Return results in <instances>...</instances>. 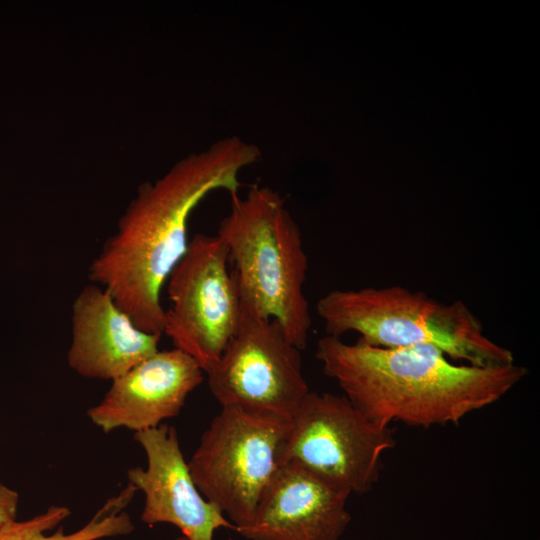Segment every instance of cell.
I'll return each instance as SVG.
<instances>
[{"mask_svg": "<svg viewBox=\"0 0 540 540\" xmlns=\"http://www.w3.org/2000/svg\"><path fill=\"white\" fill-rule=\"evenodd\" d=\"M260 157L256 145L228 136L141 185L91 261L89 280L104 288L139 329L162 335L161 291L188 247L190 215L213 191L237 194L241 172Z\"/></svg>", "mask_w": 540, "mask_h": 540, "instance_id": "1", "label": "cell"}, {"mask_svg": "<svg viewBox=\"0 0 540 540\" xmlns=\"http://www.w3.org/2000/svg\"><path fill=\"white\" fill-rule=\"evenodd\" d=\"M315 356L353 406L380 427L457 424L503 398L528 372L515 362L455 364L432 346L384 348L328 335L318 340Z\"/></svg>", "mask_w": 540, "mask_h": 540, "instance_id": "2", "label": "cell"}, {"mask_svg": "<svg viewBox=\"0 0 540 540\" xmlns=\"http://www.w3.org/2000/svg\"><path fill=\"white\" fill-rule=\"evenodd\" d=\"M217 235L227 247L242 308L276 320L289 341L305 348L312 326L304 283L308 257L301 230L274 189L252 185L231 195Z\"/></svg>", "mask_w": 540, "mask_h": 540, "instance_id": "3", "label": "cell"}, {"mask_svg": "<svg viewBox=\"0 0 540 540\" xmlns=\"http://www.w3.org/2000/svg\"><path fill=\"white\" fill-rule=\"evenodd\" d=\"M316 312L326 335L359 334L370 346H432L451 360L488 367L514 362L512 352L488 338L462 301L442 303L399 285L335 289L322 296Z\"/></svg>", "mask_w": 540, "mask_h": 540, "instance_id": "4", "label": "cell"}, {"mask_svg": "<svg viewBox=\"0 0 540 540\" xmlns=\"http://www.w3.org/2000/svg\"><path fill=\"white\" fill-rule=\"evenodd\" d=\"M289 426L284 415L223 406L187 462L201 494L227 514L235 531L252 521L262 494L282 467Z\"/></svg>", "mask_w": 540, "mask_h": 540, "instance_id": "5", "label": "cell"}, {"mask_svg": "<svg viewBox=\"0 0 540 540\" xmlns=\"http://www.w3.org/2000/svg\"><path fill=\"white\" fill-rule=\"evenodd\" d=\"M393 446L391 429L371 422L344 395L309 391L290 418L281 461L350 496L373 486Z\"/></svg>", "mask_w": 540, "mask_h": 540, "instance_id": "6", "label": "cell"}, {"mask_svg": "<svg viewBox=\"0 0 540 540\" xmlns=\"http://www.w3.org/2000/svg\"><path fill=\"white\" fill-rule=\"evenodd\" d=\"M229 254L216 235L195 234L167 281L163 334L206 373L239 328L242 303L228 269Z\"/></svg>", "mask_w": 540, "mask_h": 540, "instance_id": "7", "label": "cell"}, {"mask_svg": "<svg viewBox=\"0 0 540 540\" xmlns=\"http://www.w3.org/2000/svg\"><path fill=\"white\" fill-rule=\"evenodd\" d=\"M242 309L238 330L206 372L210 392L221 407L241 406L291 418L310 391L300 349L276 320Z\"/></svg>", "mask_w": 540, "mask_h": 540, "instance_id": "8", "label": "cell"}, {"mask_svg": "<svg viewBox=\"0 0 540 540\" xmlns=\"http://www.w3.org/2000/svg\"><path fill=\"white\" fill-rule=\"evenodd\" d=\"M133 438L147 458L146 468L127 471L128 483L145 496L142 522L172 524L188 540H214L218 529H235L194 483L174 427L160 424L135 432Z\"/></svg>", "mask_w": 540, "mask_h": 540, "instance_id": "9", "label": "cell"}, {"mask_svg": "<svg viewBox=\"0 0 540 540\" xmlns=\"http://www.w3.org/2000/svg\"><path fill=\"white\" fill-rule=\"evenodd\" d=\"M203 379L204 371L188 354L177 348L158 350L112 380L87 416L104 433L118 428L134 433L155 428L180 413Z\"/></svg>", "mask_w": 540, "mask_h": 540, "instance_id": "10", "label": "cell"}, {"mask_svg": "<svg viewBox=\"0 0 540 540\" xmlns=\"http://www.w3.org/2000/svg\"><path fill=\"white\" fill-rule=\"evenodd\" d=\"M348 498L311 474L283 465L252 521L236 531L248 540H339L351 521Z\"/></svg>", "mask_w": 540, "mask_h": 540, "instance_id": "11", "label": "cell"}, {"mask_svg": "<svg viewBox=\"0 0 540 540\" xmlns=\"http://www.w3.org/2000/svg\"><path fill=\"white\" fill-rule=\"evenodd\" d=\"M68 366L80 376L114 380L156 353L161 334L139 329L110 294L91 283L72 305Z\"/></svg>", "mask_w": 540, "mask_h": 540, "instance_id": "12", "label": "cell"}, {"mask_svg": "<svg viewBox=\"0 0 540 540\" xmlns=\"http://www.w3.org/2000/svg\"><path fill=\"white\" fill-rule=\"evenodd\" d=\"M136 491L128 483L119 494L109 498L88 523L73 533L65 534L60 527L53 534H46L70 515V510L65 506H50L31 519L3 524L0 527V540H98L128 535L134 530V524L124 509Z\"/></svg>", "mask_w": 540, "mask_h": 540, "instance_id": "13", "label": "cell"}, {"mask_svg": "<svg viewBox=\"0 0 540 540\" xmlns=\"http://www.w3.org/2000/svg\"><path fill=\"white\" fill-rule=\"evenodd\" d=\"M19 495L16 491L0 484V527L15 520Z\"/></svg>", "mask_w": 540, "mask_h": 540, "instance_id": "14", "label": "cell"}, {"mask_svg": "<svg viewBox=\"0 0 540 540\" xmlns=\"http://www.w3.org/2000/svg\"><path fill=\"white\" fill-rule=\"evenodd\" d=\"M176 540H188L186 537H184L183 535H181L180 537H178Z\"/></svg>", "mask_w": 540, "mask_h": 540, "instance_id": "15", "label": "cell"}]
</instances>
